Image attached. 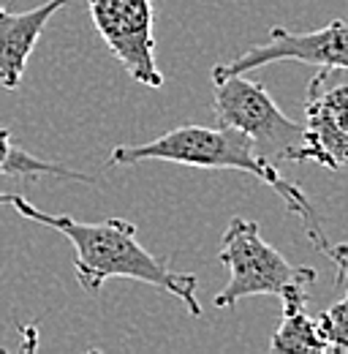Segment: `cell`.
Returning <instances> with one entry per match:
<instances>
[{
	"mask_svg": "<svg viewBox=\"0 0 348 354\" xmlns=\"http://www.w3.org/2000/svg\"><path fill=\"white\" fill-rule=\"evenodd\" d=\"M144 161H166V164H182L193 169H229V172L253 175L283 199L291 216L302 221V229L318 251H327L329 245L321 218L307 202L302 188L286 180L275 164L261 158L253 142L237 129H229L220 123L213 129L210 126H180L144 145H120L112 150V158H109V164L115 167H130V164H144Z\"/></svg>",
	"mask_w": 348,
	"mask_h": 354,
	"instance_id": "2",
	"label": "cell"
},
{
	"mask_svg": "<svg viewBox=\"0 0 348 354\" xmlns=\"http://www.w3.org/2000/svg\"><path fill=\"white\" fill-rule=\"evenodd\" d=\"M71 0H46L30 11H6L0 6V85L17 90L22 85L25 66L36 49L46 22Z\"/></svg>",
	"mask_w": 348,
	"mask_h": 354,
	"instance_id": "8",
	"label": "cell"
},
{
	"mask_svg": "<svg viewBox=\"0 0 348 354\" xmlns=\"http://www.w3.org/2000/svg\"><path fill=\"white\" fill-rule=\"evenodd\" d=\"M11 207L33 223L49 226L68 237L74 245L77 281L87 295H95L109 278H130L164 289L182 300L191 316H202V303L196 297V275L174 272L164 259L153 257L136 237V226L126 218H106L101 223H82L71 216L44 213L25 196L14 194Z\"/></svg>",
	"mask_w": 348,
	"mask_h": 354,
	"instance_id": "1",
	"label": "cell"
},
{
	"mask_svg": "<svg viewBox=\"0 0 348 354\" xmlns=\"http://www.w3.org/2000/svg\"><path fill=\"white\" fill-rule=\"evenodd\" d=\"M0 175L6 177H25V180H36V177H63V180H77V183H93L82 172H74L63 164H52V161H44L30 156L28 150H22L11 131L0 129Z\"/></svg>",
	"mask_w": 348,
	"mask_h": 354,
	"instance_id": "10",
	"label": "cell"
},
{
	"mask_svg": "<svg viewBox=\"0 0 348 354\" xmlns=\"http://www.w3.org/2000/svg\"><path fill=\"white\" fill-rule=\"evenodd\" d=\"M220 265L231 272L226 289L215 297L218 308H234L245 297L280 295L283 289L300 283L313 286L316 270L307 265H291L275 245H269L259 232V223L231 218L220 240Z\"/></svg>",
	"mask_w": 348,
	"mask_h": 354,
	"instance_id": "3",
	"label": "cell"
},
{
	"mask_svg": "<svg viewBox=\"0 0 348 354\" xmlns=\"http://www.w3.org/2000/svg\"><path fill=\"white\" fill-rule=\"evenodd\" d=\"M307 289L310 286H289L278 297L283 303V322L275 330L269 341V352L275 354H291V352H310V354H327V344L318 335L316 319L307 316Z\"/></svg>",
	"mask_w": 348,
	"mask_h": 354,
	"instance_id": "9",
	"label": "cell"
},
{
	"mask_svg": "<svg viewBox=\"0 0 348 354\" xmlns=\"http://www.w3.org/2000/svg\"><path fill=\"white\" fill-rule=\"evenodd\" d=\"M332 262H335V270H338V275H335V283L340 286V283H348V243H340V245H327V251H324Z\"/></svg>",
	"mask_w": 348,
	"mask_h": 354,
	"instance_id": "12",
	"label": "cell"
},
{
	"mask_svg": "<svg viewBox=\"0 0 348 354\" xmlns=\"http://www.w3.org/2000/svg\"><path fill=\"white\" fill-rule=\"evenodd\" d=\"M304 147L300 164L348 167V68H321L304 95Z\"/></svg>",
	"mask_w": 348,
	"mask_h": 354,
	"instance_id": "6",
	"label": "cell"
},
{
	"mask_svg": "<svg viewBox=\"0 0 348 354\" xmlns=\"http://www.w3.org/2000/svg\"><path fill=\"white\" fill-rule=\"evenodd\" d=\"M93 25L120 66L144 88H164L155 63L153 3L150 0H87Z\"/></svg>",
	"mask_w": 348,
	"mask_h": 354,
	"instance_id": "5",
	"label": "cell"
},
{
	"mask_svg": "<svg viewBox=\"0 0 348 354\" xmlns=\"http://www.w3.org/2000/svg\"><path fill=\"white\" fill-rule=\"evenodd\" d=\"M215 85L213 109L220 126L242 131L256 147L261 158L269 164L297 161L302 158L304 129L302 123L291 120L267 93V88L248 80L245 74L223 77Z\"/></svg>",
	"mask_w": 348,
	"mask_h": 354,
	"instance_id": "4",
	"label": "cell"
},
{
	"mask_svg": "<svg viewBox=\"0 0 348 354\" xmlns=\"http://www.w3.org/2000/svg\"><path fill=\"white\" fill-rule=\"evenodd\" d=\"M11 199H14V194H0V205H11Z\"/></svg>",
	"mask_w": 348,
	"mask_h": 354,
	"instance_id": "13",
	"label": "cell"
},
{
	"mask_svg": "<svg viewBox=\"0 0 348 354\" xmlns=\"http://www.w3.org/2000/svg\"><path fill=\"white\" fill-rule=\"evenodd\" d=\"M318 335L329 352H348V295L316 319Z\"/></svg>",
	"mask_w": 348,
	"mask_h": 354,
	"instance_id": "11",
	"label": "cell"
},
{
	"mask_svg": "<svg viewBox=\"0 0 348 354\" xmlns=\"http://www.w3.org/2000/svg\"><path fill=\"white\" fill-rule=\"evenodd\" d=\"M280 60H297L316 68H348V22L332 19L329 25L307 33H291L280 25L269 30V41L248 46L242 55H237L231 63H220L210 71V80L220 82L231 74H248L261 66L280 63Z\"/></svg>",
	"mask_w": 348,
	"mask_h": 354,
	"instance_id": "7",
	"label": "cell"
}]
</instances>
